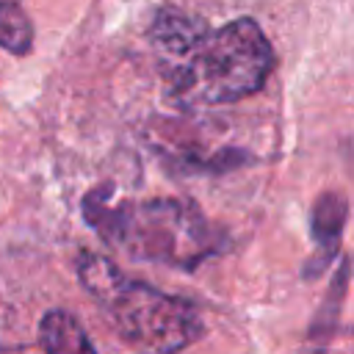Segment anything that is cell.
<instances>
[{"mask_svg":"<svg viewBox=\"0 0 354 354\" xmlns=\"http://www.w3.org/2000/svg\"><path fill=\"white\" fill-rule=\"evenodd\" d=\"M83 216L86 224L130 257L171 268L191 271L227 246V235L191 199L163 196L113 207L102 199V188H97L86 194Z\"/></svg>","mask_w":354,"mask_h":354,"instance_id":"1","label":"cell"},{"mask_svg":"<svg viewBox=\"0 0 354 354\" xmlns=\"http://www.w3.org/2000/svg\"><path fill=\"white\" fill-rule=\"evenodd\" d=\"M166 97L191 111L230 105L257 94L274 66V50L252 17H238L224 28L205 30L177 55L166 58Z\"/></svg>","mask_w":354,"mask_h":354,"instance_id":"2","label":"cell"},{"mask_svg":"<svg viewBox=\"0 0 354 354\" xmlns=\"http://www.w3.org/2000/svg\"><path fill=\"white\" fill-rule=\"evenodd\" d=\"M77 279L113 321L116 332L136 348L180 351L202 335V318L194 301L130 279L102 254L83 252L77 257Z\"/></svg>","mask_w":354,"mask_h":354,"instance_id":"3","label":"cell"},{"mask_svg":"<svg viewBox=\"0 0 354 354\" xmlns=\"http://www.w3.org/2000/svg\"><path fill=\"white\" fill-rule=\"evenodd\" d=\"M348 218V202L337 191H326L315 199L310 210V235L315 241V254L307 257L301 277L304 279H318L340 252V238L343 227Z\"/></svg>","mask_w":354,"mask_h":354,"instance_id":"4","label":"cell"},{"mask_svg":"<svg viewBox=\"0 0 354 354\" xmlns=\"http://www.w3.org/2000/svg\"><path fill=\"white\" fill-rule=\"evenodd\" d=\"M39 343L50 354H66V351H80L88 354L94 351V343L83 332V326L69 315L66 310H47L39 321Z\"/></svg>","mask_w":354,"mask_h":354,"instance_id":"5","label":"cell"},{"mask_svg":"<svg viewBox=\"0 0 354 354\" xmlns=\"http://www.w3.org/2000/svg\"><path fill=\"white\" fill-rule=\"evenodd\" d=\"M346 285H348V257H340V266H337V274H335V282L332 288L326 290L318 313L313 315L310 326H307V337L315 340V343H324L335 335L337 329V321H340V307H343V299H346Z\"/></svg>","mask_w":354,"mask_h":354,"instance_id":"6","label":"cell"},{"mask_svg":"<svg viewBox=\"0 0 354 354\" xmlns=\"http://www.w3.org/2000/svg\"><path fill=\"white\" fill-rule=\"evenodd\" d=\"M33 25L19 0H0V47L11 55L30 53Z\"/></svg>","mask_w":354,"mask_h":354,"instance_id":"7","label":"cell"}]
</instances>
